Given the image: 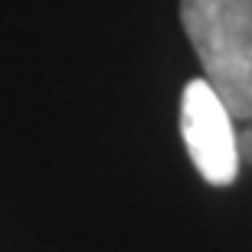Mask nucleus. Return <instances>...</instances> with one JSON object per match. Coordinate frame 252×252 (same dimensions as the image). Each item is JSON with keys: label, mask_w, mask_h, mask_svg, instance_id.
<instances>
[{"label": "nucleus", "mask_w": 252, "mask_h": 252, "mask_svg": "<svg viewBox=\"0 0 252 252\" xmlns=\"http://www.w3.org/2000/svg\"><path fill=\"white\" fill-rule=\"evenodd\" d=\"M180 23L229 115L252 122V0H180Z\"/></svg>", "instance_id": "nucleus-1"}, {"label": "nucleus", "mask_w": 252, "mask_h": 252, "mask_svg": "<svg viewBox=\"0 0 252 252\" xmlns=\"http://www.w3.org/2000/svg\"><path fill=\"white\" fill-rule=\"evenodd\" d=\"M236 118L213 92V85L190 79L180 95V134L187 144V154L200 177L213 187H229L239 174V154H236Z\"/></svg>", "instance_id": "nucleus-2"}, {"label": "nucleus", "mask_w": 252, "mask_h": 252, "mask_svg": "<svg viewBox=\"0 0 252 252\" xmlns=\"http://www.w3.org/2000/svg\"><path fill=\"white\" fill-rule=\"evenodd\" d=\"M236 154H239V164H249L252 167V122H246L243 128H236Z\"/></svg>", "instance_id": "nucleus-3"}]
</instances>
